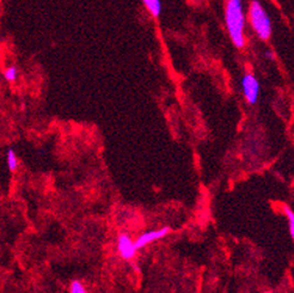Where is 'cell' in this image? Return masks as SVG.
<instances>
[{"label":"cell","instance_id":"1","mask_svg":"<svg viewBox=\"0 0 294 293\" xmlns=\"http://www.w3.org/2000/svg\"><path fill=\"white\" fill-rule=\"evenodd\" d=\"M225 22L230 37L237 48L245 46V14L242 0H227Z\"/></svg>","mask_w":294,"mask_h":293},{"label":"cell","instance_id":"2","mask_svg":"<svg viewBox=\"0 0 294 293\" xmlns=\"http://www.w3.org/2000/svg\"><path fill=\"white\" fill-rule=\"evenodd\" d=\"M249 20L254 31L262 41L271 38L273 26L272 20L262 4L257 0H253L249 5Z\"/></svg>","mask_w":294,"mask_h":293},{"label":"cell","instance_id":"3","mask_svg":"<svg viewBox=\"0 0 294 293\" xmlns=\"http://www.w3.org/2000/svg\"><path fill=\"white\" fill-rule=\"evenodd\" d=\"M242 91L249 104H256L260 95V83L254 74L247 73L242 79Z\"/></svg>","mask_w":294,"mask_h":293},{"label":"cell","instance_id":"4","mask_svg":"<svg viewBox=\"0 0 294 293\" xmlns=\"http://www.w3.org/2000/svg\"><path fill=\"white\" fill-rule=\"evenodd\" d=\"M117 250H119L120 255L122 256L125 260H130L135 256L136 254V248L134 242L132 241V238L128 235H121L117 240Z\"/></svg>","mask_w":294,"mask_h":293},{"label":"cell","instance_id":"5","mask_svg":"<svg viewBox=\"0 0 294 293\" xmlns=\"http://www.w3.org/2000/svg\"><path fill=\"white\" fill-rule=\"evenodd\" d=\"M170 232V229L169 228H163L160 229V230H154V231H148L146 234L141 235L140 237L138 238L134 242L135 244V248L136 249H141V248L146 247L147 244L152 243L154 241H158L160 238H163L164 236H166Z\"/></svg>","mask_w":294,"mask_h":293},{"label":"cell","instance_id":"6","mask_svg":"<svg viewBox=\"0 0 294 293\" xmlns=\"http://www.w3.org/2000/svg\"><path fill=\"white\" fill-rule=\"evenodd\" d=\"M144 5L153 17H158L162 12V1L160 0H142Z\"/></svg>","mask_w":294,"mask_h":293},{"label":"cell","instance_id":"7","mask_svg":"<svg viewBox=\"0 0 294 293\" xmlns=\"http://www.w3.org/2000/svg\"><path fill=\"white\" fill-rule=\"evenodd\" d=\"M6 162H7V168L11 173H14V171L18 169V158L16 152L13 150L10 149L6 153Z\"/></svg>","mask_w":294,"mask_h":293},{"label":"cell","instance_id":"8","mask_svg":"<svg viewBox=\"0 0 294 293\" xmlns=\"http://www.w3.org/2000/svg\"><path fill=\"white\" fill-rule=\"evenodd\" d=\"M284 212H285V214H286L287 219H289L291 237L294 238V213H293V211L291 210L290 206H287V205H284Z\"/></svg>","mask_w":294,"mask_h":293},{"label":"cell","instance_id":"9","mask_svg":"<svg viewBox=\"0 0 294 293\" xmlns=\"http://www.w3.org/2000/svg\"><path fill=\"white\" fill-rule=\"evenodd\" d=\"M4 77L7 81H14L18 77V69L16 66H8L4 71Z\"/></svg>","mask_w":294,"mask_h":293},{"label":"cell","instance_id":"10","mask_svg":"<svg viewBox=\"0 0 294 293\" xmlns=\"http://www.w3.org/2000/svg\"><path fill=\"white\" fill-rule=\"evenodd\" d=\"M69 292L71 293H85L86 292V289L84 288L83 284H81L80 282L74 280V282L71 284V286H69Z\"/></svg>","mask_w":294,"mask_h":293},{"label":"cell","instance_id":"11","mask_svg":"<svg viewBox=\"0 0 294 293\" xmlns=\"http://www.w3.org/2000/svg\"><path fill=\"white\" fill-rule=\"evenodd\" d=\"M266 58L269 59V60H273L274 59V54L271 50H268V52H266Z\"/></svg>","mask_w":294,"mask_h":293},{"label":"cell","instance_id":"12","mask_svg":"<svg viewBox=\"0 0 294 293\" xmlns=\"http://www.w3.org/2000/svg\"><path fill=\"white\" fill-rule=\"evenodd\" d=\"M0 52H1V47H0Z\"/></svg>","mask_w":294,"mask_h":293}]
</instances>
